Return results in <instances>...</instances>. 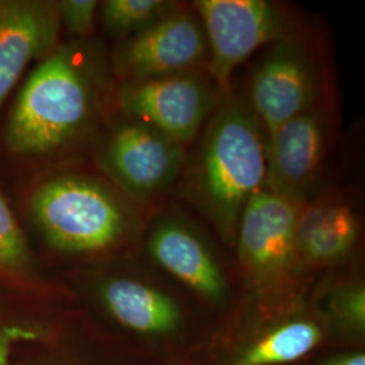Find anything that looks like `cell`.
Segmentation results:
<instances>
[{
    "label": "cell",
    "mask_w": 365,
    "mask_h": 365,
    "mask_svg": "<svg viewBox=\"0 0 365 365\" xmlns=\"http://www.w3.org/2000/svg\"><path fill=\"white\" fill-rule=\"evenodd\" d=\"M96 0H63L57 1V10L61 25L66 31L78 38L91 36L95 27L96 11L99 9Z\"/></svg>",
    "instance_id": "cell-18"
},
{
    "label": "cell",
    "mask_w": 365,
    "mask_h": 365,
    "mask_svg": "<svg viewBox=\"0 0 365 365\" xmlns=\"http://www.w3.org/2000/svg\"><path fill=\"white\" fill-rule=\"evenodd\" d=\"M187 152L164 133L128 118L107 138L102 161L128 195L156 209L157 203L176 188Z\"/></svg>",
    "instance_id": "cell-8"
},
{
    "label": "cell",
    "mask_w": 365,
    "mask_h": 365,
    "mask_svg": "<svg viewBox=\"0 0 365 365\" xmlns=\"http://www.w3.org/2000/svg\"><path fill=\"white\" fill-rule=\"evenodd\" d=\"M81 45L53 52L27 78L7 128L16 153H49L64 148L90 125L96 107L90 53Z\"/></svg>",
    "instance_id": "cell-2"
},
{
    "label": "cell",
    "mask_w": 365,
    "mask_h": 365,
    "mask_svg": "<svg viewBox=\"0 0 365 365\" xmlns=\"http://www.w3.org/2000/svg\"><path fill=\"white\" fill-rule=\"evenodd\" d=\"M178 3L172 0H107L101 6L102 19L111 34L125 41L152 26Z\"/></svg>",
    "instance_id": "cell-16"
},
{
    "label": "cell",
    "mask_w": 365,
    "mask_h": 365,
    "mask_svg": "<svg viewBox=\"0 0 365 365\" xmlns=\"http://www.w3.org/2000/svg\"><path fill=\"white\" fill-rule=\"evenodd\" d=\"M60 27L57 3L0 1V107L27 64L54 48Z\"/></svg>",
    "instance_id": "cell-13"
},
{
    "label": "cell",
    "mask_w": 365,
    "mask_h": 365,
    "mask_svg": "<svg viewBox=\"0 0 365 365\" xmlns=\"http://www.w3.org/2000/svg\"><path fill=\"white\" fill-rule=\"evenodd\" d=\"M318 37L303 29L267 46L242 92L267 143L302 113L333 102L327 64Z\"/></svg>",
    "instance_id": "cell-4"
},
{
    "label": "cell",
    "mask_w": 365,
    "mask_h": 365,
    "mask_svg": "<svg viewBox=\"0 0 365 365\" xmlns=\"http://www.w3.org/2000/svg\"><path fill=\"white\" fill-rule=\"evenodd\" d=\"M225 92L209 71H197L122 83L118 103L126 118L144 122L188 149Z\"/></svg>",
    "instance_id": "cell-6"
},
{
    "label": "cell",
    "mask_w": 365,
    "mask_h": 365,
    "mask_svg": "<svg viewBox=\"0 0 365 365\" xmlns=\"http://www.w3.org/2000/svg\"><path fill=\"white\" fill-rule=\"evenodd\" d=\"M152 227L148 237V250L157 264L212 303L226 299L229 284L215 255L187 221L180 210L156 207L152 212Z\"/></svg>",
    "instance_id": "cell-11"
},
{
    "label": "cell",
    "mask_w": 365,
    "mask_h": 365,
    "mask_svg": "<svg viewBox=\"0 0 365 365\" xmlns=\"http://www.w3.org/2000/svg\"><path fill=\"white\" fill-rule=\"evenodd\" d=\"M191 146L175 190L233 247L242 211L267 178L265 133L242 92H225Z\"/></svg>",
    "instance_id": "cell-1"
},
{
    "label": "cell",
    "mask_w": 365,
    "mask_h": 365,
    "mask_svg": "<svg viewBox=\"0 0 365 365\" xmlns=\"http://www.w3.org/2000/svg\"><path fill=\"white\" fill-rule=\"evenodd\" d=\"M29 264L26 240L0 191V269H22Z\"/></svg>",
    "instance_id": "cell-17"
},
{
    "label": "cell",
    "mask_w": 365,
    "mask_h": 365,
    "mask_svg": "<svg viewBox=\"0 0 365 365\" xmlns=\"http://www.w3.org/2000/svg\"><path fill=\"white\" fill-rule=\"evenodd\" d=\"M339 312L342 317L356 327H364L365 289L356 286L345 291L339 298Z\"/></svg>",
    "instance_id": "cell-19"
},
{
    "label": "cell",
    "mask_w": 365,
    "mask_h": 365,
    "mask_svg": "<svg viewBox=\"0 0 365 365\" xmlns=\"http://www.w3.org/2000/svg\"><path fill=\"white\" fill-rule=\"evenodd\" d=\"M327 365H365L364 354H353V356H344L329 361Z\"/></svg>",
    "instance_id": "cell-21"
},
{
    "label": "cell",
    "mask_w": 365,
    "mask_h": 365,
    "mask_svg": "<svg viewBox=\"0 0 365 365\" xmlns=\"http://www.w3.org/2000/svg\"><path fill=\"white\" fill-rule=\"evenodd\" d=\"M336 130L334 102L318 106L282 125L267 143L264 188L300 202L321 191Z\"/></svg>",
    "instance_id": "cell-7"
},
{
    "label": "cell",
    "mask_w": 365,
    "mask_h": 365,
    "mask_svg": "<svg viewBox=\"0 0 365 365\" xmlns=\"http://www.w3.org/2000/svg\"><path fill=\"white\" fill-rule=\"evenodd\" d=\"M209 45L192 6L178 3L141 33L125 39L114 56L122 83L207 71Z\"/></svg>",
    "instance_id": "cell-9"
},
{
    "label": "cell",
    "mask_w": 365,
    "mask_h": 365,
    "mask_svg": "<svg viewBox=\"0 0 365 365\" xmlns=\"http://www.w3.org/2000/svg\"><path fill=\"white\" fill-rule=\"evenodd\" d=\"M102 299L120 325L138 333L165 334L182 322L178 302L141 280L111 279L102 287Z\"/></svg>",
    "instance_id": "cell-14"
},
{
    "label": "cell",
    "mask_w": 365,
    "mask_h": 365,
    "mask_svg": "<svg viewBox=\"0 0 365 365\" xmlns=\"http://www.w3.org/2000/svg\"><path fill=\"white\" fill-rule=\"evenodd\" d=\"M31 211L51 245L68 253L113 248L135 225V210L102 182L66 175L42 184Z\"/></svg>",
    "instance_id": "cell-3"
},
{
    "label": "cell",
    "mask_w": 365,
    "mask_h": 365,
    "mask_svg": "<svg viewBox=\"0 0 365 365\" xmlns=\"http://www.w3.org/2000/svg\"><path fill=\"white\" fill-rule=\"evenodd\" d=\"M304 202L262 188L252 196L237 227L241 269L256 287H274L291 272L297 257L295 230Z\"/></svg>",
    "instance_id": "cell-10"
},
{
    "label": "cell",
    "mask_w": 365,
    "mask_h": 365,
    "mask_svg": "<svg viewBox=\"0 0 365 365\" xmlns=\"http://www.w3.org/2000/svg\"><path fill=\"white\" fill-rule=\"evenodd\" d=\"M33 330L24 327H7L0 329V365H9L13 345L21 339H33Z\"/></svg>",
    "instance_id": "cell-20"
},
{
    "label": "cell",
    "mask_w": 365,
    "mask_h": 365,
    "mask_svg": "<svg viewBox=\"0 0 365 365\" xmlns=\"http://www.w3.org/2000/svg\"><path fill=\"white\" fill-rule=\"evenodd\" d=\"M360 207L349 192L322 188L300 207L295 242L298 260L312 267L337 264L361 235Z\"/></svg>",
    "instance_id": "cell-12"
},
{
    "label": "cell",
    "mask_w": 365,
    "mask_h": 365,
    "mask_svg": "<svg viewBox=\"0 0 365 365\" xmlns=\"http://www.w3.org/2000/svg\"><path fill=\"white\" fill-rule=\"evenodd\" d=\"M321 327L310 321H291L274 327L235 360V365H279L299 360L321 342Z\"/></svg>",
    "instance_id": "cell-15"
},
{
    "label": "cell",
    "mask_w": 365,
    "mask_h": 365,
    "mask_svg": "<svg viewBox=\"0 0 365 365\" xmlns=\"http://www.w3.org/2000/svg\"><path fill=\"white\" fill-rule=\"evenodd\" d=\"M192 7L207 38V71L222 91L252 53L304 29L291 7L271 0H196Z\"/></svg>",
    "instance_id": "cell-5"
}]
</instances>
